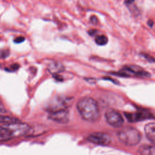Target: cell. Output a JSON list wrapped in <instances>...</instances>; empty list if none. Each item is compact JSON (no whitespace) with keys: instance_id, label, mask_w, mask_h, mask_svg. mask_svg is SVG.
I'll return each mask as SVG.
<instances>
[{"instance_id":"obj_8","label":"cell","mask_w":155,"mask_h":155,"mask_svg":"<svg viewBox=\"0 0 155 155\" xmlns=\"http://www.w3.org/2000/svg\"><path fill=\"white\" fill-rule=\"evenodd\" d=\"M48 117L57 123L67 124L69 120V112L67 109L51 111Z\"/></svg>"},{"instance_id":"obj_12","label":"cell","mask_w":155,"mask_h":155,"mask_svg":"<svg viewBox=\"0 0 155 155\" xmlns=\"http://www.w3.org/2000/svg\"><path fill=\"white\" fill-rule=\"evenodd\" d=\"M138 152L143 155H155V148L154 146L143 145L139 148Z\"/></svg>"},{"instance_id":"obj_18","label":"cell","mask_w":155,"mask_h":155,"mask_svg":"<svg viewBox=\"0 0 155 155\" xmlns=\"http://www.w3.org/2000/svg\"><path fill=\"white\" fill-rule=\"evenodd\" d=\"M6 112V110L5 109V107H4L3 104L0 102V113H5Z\"/></svg>"},{"instance_id":"obj_17","label":"cell","mask_w":155,"mask_h":155,"mask_svg":"<svg viewBox=\"0 0 155 155\" xmlns=\"http://www.w3.org/2000/svg\"><path fill=\"white\" fill-rule=\"evenodd\" d=\"M8 55V50H2L0 52V58H5Z\"/></svg>"},{"instance_id":"obj_9","label":"cell","mask_w":155,"mask_h":155,"mask_svg":"<svg viewBox=\"0 0 155 155\" xmlns=\"http://www.w3.org/2000/svg\"><path fill=\"white\" fill-rule=\"evenodd\" d=\"M127 118L130 122H138L147 119H153L151 113L147 111H139L134 113H125Z\"/></svg>"},{"instance_id":"obj_6","label":"cell","mask_w":155,"mask_h":155,"mask_svg":"<svg viewBox=\"0 0 155 155\" xmlns=\"http://www.w3.org/2000/svg\"><path fill=\"white\" fill-rule=\"evenodd\" d=\"M87 140L90 142L99 145H107L111 142L110 136L108 134L102 132H96L90 134L88 136Z\"/></svg>"},{"instance_id":"obj_5","label":"cell","mask_w":155,"mask_h":155,"mask_svg":"<svg viewBox=\"0 0 155 155\" xmlns=\"http://www.w3.org/2000/svg\"><path fill=\"white\" fill-rule=\"evenodd\" d=\"M105 117L107 122L114 127H120L124 124V119L119 112L117 111L110 109L106 111Z\"/></svg>"},{"instance_id":"obj_13","label":"cell","mask_w":155,"mask_h":155,"mask_svg":"<svg viewBox=\"0 0 155 155\" xmlns=\"http://www.w3.org/2000/svg\"><path fill=\"white\" fill-rule=\"evenodd\" d=\"M16 122H19V120L15 117H10L8 116H4L2 114H0V123L8 124Z\"/></svg>"},{"instance_id":"obj_3","label":"cell","mask_w":155,"mask_h":155,"mask_svg":"<svg viewBox=\"0 0 155 155\" xmlns=\"http://www.w3.org/2000/svg\"><path fill=\"white\" fill-rule=\"evenodd\" d=\"M119 141L127 146H134L139 143L141 136L139 131L134 127H127L117 133Z\"/></svg>"},{"instance_id":"obj_15","label":"cell","mask_w":155,"mask_h":155,"mask_svg":"<svg viewBox=\"0 0 155 155\" xmlns=\"http://www.w3.org/2000/svg\"><path fill=\"white\" fill-rule=\"evenodd\" d=\"M19 65L18 64H13V65H12L9 68H8V69H7L8 71H15V70H16L17 69H18V68H19Z\"/></svg>"},{"instance_id":"obj_16","label":"cell","mask_w":155,"mask_h":155,"mask_svg":"<svg viewBox=\"0 0 155 155\" xmlns=\"http://www.w3.org/2000/svg\"><path fill=\"white\" fill-rule=\"evenodd\" d=\"M25 40V38L23 37V36H18L17 38H16L14 40V42L15 43H17V44H19V43H21L22 42L24 41Z\"/></svg>"},{"instance_id":"obj_2","label":"cell","mask_w":155,"mask_h":155,"mask_svg":"<svg viewBox=\"0 0 155 155\" xmlns=\"http://www.w3.org/2000/svg\"><path fill=\"white\" fill-rule=\"evenodd\" d=\"M30 130V127L27 124L19 121L0 125V142L22 136L28 133Z\"/></svg>"},{"instance_id":"obj_11","label":"cell","mask_w":155,"mask_h":155,"mask_svg":"<svg viewBox=\"0 0 155 155\" xmlns=\"http://www.w3.org/2000/svg\"><path fill=\"white\" fill-rule=\"evenodd\" d=\"M48 70L51 73L56 74L57 73L62 71L64 70V67L60 62H53L48 65Z\"/></svg>"},{"instance_id":"obj_14","label":"cell","mask_w":155,"mask_h":155,"mask_svg":"<svg viewBox=\"0 0 155 155\" xmlns=\"http://www.w3.org/2000/svg\"><path fill=\"white\" fill-rule=\"evenodd\" d=\"M95 42L99 45H105L108 42V38L105 35H99L95 38Z\"/></svg>"},{"instance_id":"obj_21","label":"cell","mask_w":155,"mask_h":155,"mask_svg":"<svg viewBox=\"0 0 155 155\" xmlns=\"http://www.w3.org/2000/svg\"><path fill=\"white\" fill-rule=\"evenodd\" d=\"M147 24H148V26H150V27H153V24H154V22H153V21H152V20H148V22H147Z\"/></svg>"},{"instance_id":"obj_7","label":"cell","mask_w":155,"mask_h":155,"mask_svg":"<svg viewBox=\"0 0 155 155\" xmlns=\"http://www.w3.org/2000/svg\"><path fill=\"white\" fill-rule=\"evenodd\" d=\"M73 102V98L68 96H61L58 97L54 99L51 106L50 107L51 111L67 109L69 106L71 105Z\"/></svg>"},{"instance_id":"obj_19","label":"cell","mask_w":155,"mask_h":155,"mask_svg":"<svg viewBox=\"0 0 155 155\" xmlns=\"http://www.w3.org/2000/svg\"><path fill=\"white\" fill-rule=\"evenodd\" d=\"M90 20H91V22L92 23H93V24H96V23H97V21L96 17L94 16H91V18H90Z\"/></svg>"},{"instance_id":"obj_4","label":"cell","mask_w":155,"mask_h":155,"mask_svg":"<svg viewBox=\"0 0 155 155\" xmlns=\"http://www.w3.org/2000/svg\"><path fill=\"white\" fill-rule=\"evenodd\" d=\"M119 74L122 76H139V77H150L151 75L148 72L144 70L141 67L137 65H127L125 66L119 72Z\"/></svg>"},{"instance_id":"obj_1","label":"cell","mask_w":155,"mask_h":155,"mask_svg":"<svg viewBox=\"0 0 155 155\" xmlns=\"http://www.w3.org/2000/svg\"><path fill=\"white\" fill-rule=\"evenodd\" d=\"M77 109L82 117L89 122L97 120L101 115L99 106L93 98L84 97L77 104Z\"/></svg>"},{"instance_id":"obj_20","label":"cell","mask_w":155,"mask_h":155,"mask_svg":"<svg viewBox=\"0 0 155 155\" xmlns=\"http://www.w3.org/2000/svg\"><path fill=\"white\" fill-rule=\"evenodd\" d=\"M135 0H124V2L127 4H131V3L134 2Z\"/></svg>"},{"instance_id":"obj_10","label":"cell","mask_w":155,"mask_h":155,"mask_svg":"<svg viewBox=\"0 0 155 155\" xmlns=\"http://www.w3.org/2000/svg\"><path fill=\"white\" fill-rule=\"evenodd\" d=\"M145 133L147 137L153 143L155 140V124L151 122L147 124L145 127Z\"/></svg>"}]
</instances>
